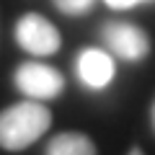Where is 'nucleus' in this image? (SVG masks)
Masks as SVG:
<instances>
[{
    "mask_svg": "<svg viewBox=\"0 0 155 155\" xmlns=\"http://www.w3.org/2000/svg\"><path fill=\"white\" fill-rule=\"evenodd\" d=\"M52 127V111L41 101H18L0 111V147L18 153L41 140Z\"/></svg>",
    "mask_w": 155,
    "mask_h": 155,
    "instance_id": "obj_1",
    "label": "nucleus"
},
{
    "mask_svg": "<svg viewBox=\"0 0 155 155\" xmlns=\"http://www.w3.org/2000/svg\"><path fill=\"white\" fill-rule=\"evenodd\" d=\"M13 83L26 98L52 101L62 93L65 78L57 67L44 65V62H21L13 72Z\"/></svg>",
    "mask_w": 155,
    "mask_h": 155,
    "instance_id": "obj_2",
    "label": "nucleus"
},
{
    "mask_svg": "<svg viewBox=\"0 0 155 155\" xmlns=\"http://www.w3.org/2000/svg\"><path fill=\"white\" fill-rule=\"evenodd\" d=\"M16 41L23 52H28L34 57H49L62 44L57 26L52 21H47L44 16H39V13H26V16L18 18Z\"/></svg>",
    "mask_w": 155,
    "mask_h": 155,
    "instance_id": "obj_3",
    "label": "nucleus"
},
{
    "mask_svg": "<svg viewBox=\"0 0 155 155\" xmlns=\"http://www.w3.org/2000/svg\"><path fill=\"white\" fill-rule=\"evenodd\" d=\"M104 44L111 49V54L127 62H140L150 54V39L140 26L127 21H109L101 28Z\"/></svg>",
    "mask_w": 155,
    "mask_h": 155,
    "instance_id": "obj_4",
    "label": "nucleus"
},
{
    "mask_svg": "<svg viewBox=\"0 0 155 155\" xmlns=\"http://www.w3.org/2000/svg\"><path fill=\"white\" fill-rule=\"evenodd\" d=\"M114 60L104 49H83L78 57V78L88 88H106L114 78Z\"/></svg>",
    "mask_w": 155,
    "mask_h": 155,
    "instance_id": "obj_5",
    "label": "nucleus"
},
{
    "mask_svg": "<svg viewBox=\"0 0 155 155\" xmlns=\"http://www.w3.org/2000/svg\"><path fill=\"white\" fill-rule=\"evenodd\" d=\"M44 155H96V142L83 132H60L47 142Z\"/></svg>",
    "mask_w": 155,
    "mask_h": 155,
    "instance_id": "obj_6",
    "label": "nucleus"
},
{
    "mask_svg": "<svg viewBox=\"0 0 155 155\" xmlns=\"http://www.w3.org/2000/svg\"><path fill=\"white\" fill-rule=\"evenodd\" d=\"M54 8L65 16H85V13L93 11L96 0H52Z\"/></svg>",
    "mask_w": 155,
    "mask_h": 155,
    "instance_id": "obj_7",
    "label": "nucleus"
},
{
    "mask_svg": "<svg viewBox=\"0 0 155 155\" xmlns=\"http://www.w3.org/2000/svg\"><path fill=\"white\" fill-rule=\"evenodd\" d=\"M109 8H116V11H124V8L140 5V3H153V0H104Z\"/></svg>",
    "mask_w": 155,
    "mask_h": 155,
    "instance_id": "obj_8",
    "label": "nucleus"
},
{
    "mask_svg": "<svg viewBox=\"0 0 155 155\" xmlns=\"http://www.w3.org/2000/svg\"><path fill=\"white\" fill-rule=\"evenodd\" d=\"M127 155H145V153H142V150H140V147H132V150H129Z\"/></svg>",
    "mask_w": 155,
    "mask_h": 155,
    "instance_id": "obj_9",
    "label": "nucleus"
},
{
    "mask_svg": "<svg viewBox=\"0 0 155 155\" xmlns=\"http://www.w3.org/2000/svg\"><path fill=\"white\" fill-rule=\"evenodd\" d=\"M153 127H155V104H153Z\"/></svg>",
    "mask_w": 155,
    "mask_h": 155,
    "instance_id": "obj_10",
    "label": "nucleus"
}]
</instances>
